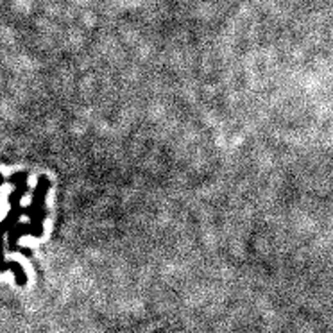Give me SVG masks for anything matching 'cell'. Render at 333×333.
Masks as SVG:
<instances>
[{"mask_svg": "<svg viewBox=\"0 0 333 333\" xmlns=\"http://www.w3.org/2000/svg\"><path fill=\"white\" fill-rule=\"evenodd\" d=\"M4 181H5V179H4V176H2V174H0V187H2V185H4Z\"/></svg>", "mask_w": 333, "mask_h": 333, "instance_id": "3957f363", "label": "cell"}, {"mask_svg": "<svg viewBox=\"0 0 333 333\" xmlns=\"http://www.w3.org/2000/svg\"><path fill=\"white\" fill-rule=\"evenodd\" d=\"M48 188H50V181L48 178L42 176L38 178V185L34 188V195L31 206L25 210V213L29 215L31 222H29V235L33 237H42L43 233V221L47 217V210H45V195H47Z\"/></svg>", "mask_w": 333, "mask_h": 333, "instance_id": "6da1fadb", "label": "cell"}, {"mask_svg": "<svg viewBox=\"0 0 333 333\" xmlns=\"http://www.w3.org/2000/svg\"><path fill=\"white\" fill-rule=\"evenodd\" d=\"M24 235H29V224H16L13 226L9 231H7V245H9L11 251H18V240L20 237Z\"/></svg>", "mask_w": 333, "mask_h": 333, "instance_id": "7a4b0ae2", "label": "cell"}]
</instances>
